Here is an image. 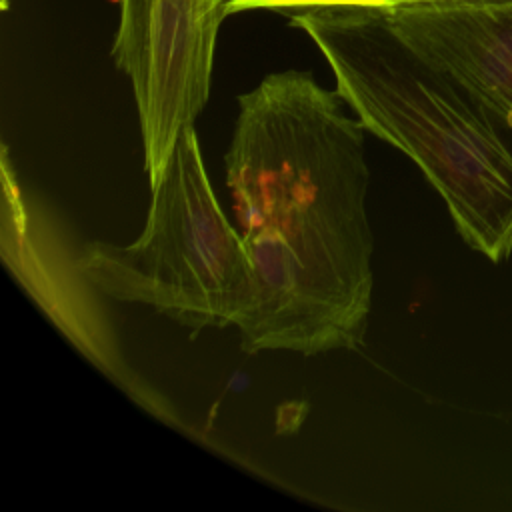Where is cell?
<instances>
[{
    "instance_id": "6da1fadb",
    "label": "cell",
    "mask_w": 512,
    "mask_h": 512,
    "mask_svg": "<svg viewBox=\"0 0 512 512\" xmlns=\"http://www.w3.org/2000/svg\"><path fill=\"white\" fill-rule=\"evenodd\" d=\"M312 72H272L238 96L226 182L252 264L236 328L248 354L356 350L372 306L370 170L358 118Z\"/></svg>"
},
{
    "instance_id": "7a4b0ae2",
    "label": "cell",
    "mask_w": 512,
    "mask_h": 512,
    "mask_svg": "<svg viewBox=\"0 0 512 512\" xmlns=\"http://www.w3.org/2000/svg\"><path fill=\"white\" fill-rule=\"evenodd\" d=\"M322 52L362 126L408 154L442 196L460 238L492 262L512 252V136L382 8L290 14Z\"/></svg>"
},
{
    "instance_id": "3957f363",
    "label": "cell",
    "mask_w": 512,
    "mask_h": 512,
    "mask_svg": "<svg viewBox=\"0 0 512 512\" xmlns=\"http://www.w3.org/2000/svg\"><path fill=\"white\" fill-rule=\"evenodd\" d=\"M150 190L142 234L132 244H82L80 270L100 294L144 304L192 332L236 326L250 300L252 264L216 200L194 126Z\"/></svg>"
},
{
    "instance_id": "277c9868",
    "label": "cell",
    "mask_w": 512,
    "mask_h": 512,
    "mask_svg": "<svg viewBox=\"0 0 512 512\" xmlns=\"http://www.w3.org/2000/svg\"><path fill=\"white\" fill-rule=\"evenodd\" d=\"M228 0H120L112 60L132 84L150 188L210 98Z\"/></svg>"
},
{
    "instance_id": "5b68a950",
    "label": "cell",
    "mask_w": 512,
    "mask_h": 512,
    "mask_svg": "<svg viewBox=\"0 0 512 512\" xmlns=\"http://www.w3.org/2000/svg\"><path fill=\"white\" fill-rule=\"evenodd\" d=\"M2 172V250L12 274L96 368L152 416L176 424V410L168 398L124 360L114 328L96 298L100 292L78 266V252L70 256L60 222L46 206L24 194L10 172L6 146Z\"/></svg>"
},
{
    "instance_id": "8992f818",
    "label": "cell",
    "mask_w": 512,
    "mask_h": 512,
    "mask_svg": "<svg viewBox=\"0 0 512 512\" xmlns=\"http://www.w3.org/2000/svg\"><path fill=\"white\" fill-rule=\"evenodd\" d=\"M394 30L456 80L512 136V0L386 10Z\"/></svg>"
},
{
    "instance_id": "52a82bcc",
    "label": "cell",
    "mask_w": 512,
    "mask_h": 512,
    "mask_svg": "<svg viewBox=\"0 0 512 512\" xmlns=\"http://www.w3.org/2000/svg\"><path fill=\"white\" fill-rule=\"evenodd\" d=\"M452 2V0H228V16L250 10H270L280 14H296L302 10L330 8V6H354V8H382L392 10L412 4Z\"/></svg>"
}]
</instances>
